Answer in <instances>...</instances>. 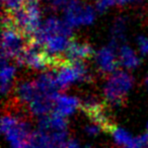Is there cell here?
<instances>
[{"label": "cell", "mask_w": 148, "mask_h": 148, "mask_svg": "<svg viewBox=\"0 0 148 148\" xmlns=\"http://www.w3.org/2000/svg\"><path fill=\"white\" fill-rule=\"evenodd\" d=\"M137 45L140 53L143 55H148V37L140 36L137 39Z\"/></svg>", "instance_id": "44dd1931"}, {"label": "cell", "mask_w": 148, "mask_h": 148, "mask_svg": "<svg viewBox=\"0 0 148 148\" xmlns=\"http://www.w3.org/2000/svg\"><path fill=\"white\" fill-rule=\"evenodd\" d=\"M147 130H148V124H147Z\"/></svg>", "instance_id": "4316f807"}, {"label": "cell", "mask_w": 148, "mask_h": 148, "mask_svg": "<svg viewBox=\"0 0 148 148\" xmlns=\"http://www.w3.org/2000/svg\"><path fill=\"white\" fill-rule=\"evenodd\" d=\"M64 60H66L65 58L52 57L45 48L34 39L31 40L27 48L17 58L19 64L34 70L54 69Z\"/></svg>", "instance_id": "277c9868"}, {"label": "cell", "mask_w": 148, "mask_h": 148, "mask_svg": "<svg viewBox=\"0 0 148 148\" xmlns=\"http://www.w3.org/2000/svg\"><path fill=\"white\" fill-rule=\"evenodd\" d=\"M111 134H112V136H113L115 142L120 146L128 145V144L133 140L132 135L127 130L123 129V128L117 127V126H115V128L112 130Z\"/></svg>", "instance_id": "2e32d148"}, {"label": "cell", "mask_w": 148, "mask_h": 148, "mask_svg": "<svg viewBox=\"0 0 148 148\" xmlns=\"http://www.w3.org/2000/svg\"><path fill=\"white\" fill-rule=\"evenodd\" d=\"M18 114L10 111L5 114L1 122V130L12 147H27L31 128L25 118Z\"/></svg>", "instance_id": "7a4b0ae2"}, {"label": "cell", "mask_w": 148, "mask_h": 148, "mask_svg": "<svg viewBox=\"0 0 148 148\" xmlns=\"http://www.w3.org/2000/svg\"><path fill=\"white\" fill-rule=\"evenodd\" d=\"M39 95L37 85L34 81H23L16 87V101L21 105L29 106Z\"/></svg>", "instance_id": "8fae6325"}, {"label": "cell", "mask_w": 148, "mask_h": 148, "mask_svg": "<svg viewBox=\"0 0 148 148\" xmlns=\"http://www.w3.org/2000/svg\"><path fill=\"white\" fill-rule=\"evenodd\" d=\"M72 37V27L65 21L49 17L42 23L33 39L55 58H64Z\"/></svg>", "instance_id": "6da1fadb"}, {"label": "cell", "mask_w": 148, "mask_h": 148, "mask_svg": "<svg viewBox=\"0 0 148 148\" xmlns=\"http://www.w3.org/2000/svg\"><path fill=\"white\" fill-rule=\"evenodd\" d=\"M135 1H137V0H97L95 7H97V11L103 12V11L108 10L110 7L114 6V5L124 6V5L131 4Z\"/></svg>", "instance_id": "e0dca14e"}, {"label": "cell", "mask_w": 148, "mask_h": 148, "mask_svg": "<svg viewBox=\"0 0 148 148\" xmlns=\"http://www.w3.org/2000/svg\"><path fill=\"white\" fill-rule=\"evenodd\" d=\"M145 85H146V88H147V90H148V76L146 77V79H145Z\"/></svg>", "instance_id": "cb8c5ba5"}, {"label": "cell", "mask_w": 148, "mask_h": 148, "mask_svg": "<svg viewBox=\"0 0 148 148\" xmlns=\"http://www.w3.org/2000/svg\"><path fill=\"white\" fill-rule=\"evenodd\" d=\"M27 148H51L48 134L40 130L32 132L27 141Z\"/></svg>", "instance_id": "9a60e30c"}, {"label": "cell", "mask_w": 148, "mask_h": 148, "mask_svg": "<svg viewBox=\"0 0 148 148\" xmlns=\"http://www.w3.org/2000/svg\"><path fill=\"white\" fill-rule=\"evenodd\" d=\"M71 0H46L48 6L53 10H59V9L65 8Z\"/></svg>", "instance_id": "ffe728a7"}, {"label": "cell", "mask_w": 148, "mask_h": 148, "mask_svg": "<svg viewBox=\"0 0 148 148\" xmlns=\"http://www.w3.org/2000/svg\"><path fill=\"white\" fill-rule=\"evenodd\" d=\"M95 62L99 72L103 74H111L117 70L119 64L118 55L116 54V48L110 45L99 50L95 55Z\"/></svg>", "instance_id": "ba28073f"}, {"label": "cell", "mask_w": 148, "mask_h": 148, "mask_svg": "<svg viewBox=\"0 0 148 148\" xmlns=\"http://www.w3.org/2000/svg\"><path fill=\"white\" fill-rule=\"evenodd\" d=\"M95 18V10L88 4L79 0H71L65 7L64 21L71 27L89 25Z\"/></svg>", "instance_id": "52a82bcc"}, {"label": "cell", "mask_w": 148, "mask_h": 148, "mask_svg": "<svg viewBox=\"0 0 148 148\" xmlns=\"http://www.w3.org/2000/svg\"><path fill=\"white\" fill-rule=\"evenodd\" d=\"M25 2H27V0H2L5 13H8V14L21 10L25 6Z\"/></svg>", "instance_id": "ac0fdd59"}, {"label": "cell", "mask_w": 148, "mask_h": 148, "mask_svg": "<svg viewBox=\"0 0 148 148\" xmlns=\"http://www.w3.org/2000/svg\"><path fill=\"white\" fill-rule=\"evenodd\" d=\"M65 148H81V146L76 140L70 139V140H68L67 145L65 146Z\"/></svg>", "instance_id": "603a6c76"}, {"label": "cell", "mask_w": 148, "mask_h": 148, "mask_svg": "<svg viewBox=\"0 0 148 148\" xmlns=\"http://www.w3.org/2000/svg\"><path fill=\"white\" fill-rule=\"evenodd\" d=\"M101 131H103V129L101 128V126H99L97 124L93 123V122L85 127V132L90 136L97 135V134H99V132Z\"/></svg>", "instance_id": "7402d4cb"}, {"label": "cell", "mask_w": 148, "mask_h": 148, "mask_svg": "<svg viewBox=\"0 0 148 148\" xmlns=\"http://www.w3.org/2000/svg\"><path fill=\"white\" fill-rule=\"evenodd\" d=\"M92 54L93 50L87 42L72 39L64 54V58L72 62L83 61L87 58H90Z\"/></svg>", "instance_id": "9c48e42d"}, {"label": "cell", "mask_w": 148, "mask_h": 148, "mask_svg": "<svg viewBox=\"0 0 148 148\" xmlns=\"http://www.w3.org/2000/svg\"><path fill=\"white\" fill-rule=\"evenodd\" d=\"M133 77L123 70L111 73L103 87V95L110 105L120 106L133 86Z\"/></svg>", "instance_id": "5b68a950"}, {"label": "cell", "mask_w": 148, "mask_h": 148, "mask_svg": "<svg viewBox=\"0 0 148 148\" xmlns=\"http://www.w3.org/2000/svg\"><path fill=\"white\" fill-rule=\"evenodd\" d=\"M148 142V133L143 134L137 138H133L128 145L124 146V148H144L145 144Z\"/></svg>", "instance_id": "d6986e66"}, {"label": "cell", "mask_w": 148, "mask_h": 148, "mask_svg": "<svg viewBox=\"0 0 148 148\" xmlns=\"http://www.w3.org/2000/svg\"><path fill=\"white\" fill-rule=\"evenodd\" d=\"M144 148H148V142L145 144V146H144Z\"/></svg>", "instance_id": "d4e9b609"}, {"label": "cell", "mask_w": 148, "mask_h": 148, "mask_svg": "<svg viewBox=\"0 0 148 148\" xmlns=\"http://www.w3.org/2000/svg\"><path fill=\"white\" fill-rule=\"evenodd\" d=\"M119 64L126 69H135L140 65V59L132 48L123 45L120 47L118 53Z\"/></svg>", "instance_id": "7c38bea8"}, {"label": "cell", "mask_w": 148, "mask_h": 148, "mask_svg": "<svg viewBox=\"0 0 148 148\" xmlns=\"http://www.w3.org/2000/svg\"><path fill=\"white\" fill-rule=\"evenodd\" d=\"M32 38L19 31L12 25L6 14L3 17L2 33V60L17 59L27 48Z\"/></svg>", "instance_id": "3957f363"}, {"label": "cell", "mask_w": 148, "mask_h": 148, "mask_svg": "<svg viewBox=\"0 0 148 148\" xmlns=\"http://www.w3.org/2000/svg\"><path fill=\"white\" fill-rule=\"evenodd\" d=\"M79 107H80V101L77 97L59 93L54 103L53 112L66 118L72 115Z\"/></svg>", "instance_id": "30bf717a"}, {"label": "cell", "mask_w": 148, "mask_h": 148, "mask_svg": "<svg viewBox=\"0 0 148 148\" xmlns=\"http://www.w3.org/2000/svg\"><path fill=\"white\" fill-rule=\"evenodd\" d=\"M53 70L60 89H65L74 83L83 82L90 78L88 69L83 61L64 60Z\"/></svg>", "instance_id": "8992f818"}, {"label": "cell", "mask_w": 148, "mask_h": 148, "mask_svg": "<svg viewBox=\"0 0 148 148\" xmlns=\"http://www.w3.org/2000/svg\"><path fill=\"white\" fill-rule=\"evenodd\" d=\"M15 75V67L6 63V60H2V69H1V89L3 95L10 91L13 79Z\"/></svg>", "instance_id": "5bb4252c"}, {"label": "cell", "mask_w": 148, "mask_h": 148, "mask_svg": "<svg viewBox=\"0 0 148 148\" xmlns=\"http://www.w3.org/2000/svg\"><path fill=\"white\" fill-rule=\"evenodd\" d=\"M127 25L128 21L127 18L124 16L118 17L115 21L112 27V43L111 46L114 48L121 47L122 43L125 41L126 38V32H127Z\"/></svg>", "instance_id": "4fadbf2b"}, {"label": "cell", "mask_w": 148, "mask_h": 148, "mask_svg": "<svg viewBox=\"0 0 148 148\" xmlns=\"http://www.w3.org/2000/svg\"><path fill=\"white\" fill-rule=\"evenodd\" d=\"M12 148H27V147H12Z\"/></svg>", "instance_id": "484cf974"}]
</instances>
